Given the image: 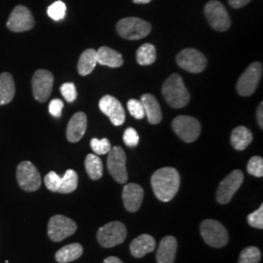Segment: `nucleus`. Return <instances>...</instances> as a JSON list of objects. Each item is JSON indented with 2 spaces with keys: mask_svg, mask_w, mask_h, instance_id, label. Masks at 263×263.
<instances>
[{
  "mask_svg": "<svg viewBox=\"0 0 263 263\" xmlns=\"http://www.w3.org/2000/svg\"><path fill=\"white\" fill-rule=\"evenodd\" d=\"M141 102L149 123L152 125L159 124L162 121L163 115L156 98L153 95L144 94L141 97Z\"/></svg>",
  "mask_w": 263,
  "mask_h": 263,
  "instance_id": "nucleus-22",
  "label": "nucleus"
},
{
  "mask_svg": "<svg viewBox=\"0 0 263 263\" xmlns=\"http://www.w3.org/2000/svg\"><path fill=\"white\" fill-rule=\"evenodd\" d=\"M97 61L98 64L102 66H109V67H120L122 66V55L117 51L109 47H101L97 51Z\"/></svg>",
  "mask_w": 263,
  "mask_h": 263,
  "instance_id": "nucleus-23",
  "label": "nucleus"
},
{
  "mask_svg": "<svg viewBox=\"0 0 263 263\" xmlns=\"http://www.w3.org/2000/svg\"><path fill=\"white\" fill-rule=\"evenodd\" d=\"M54 84V76L45 70L38 69L32 77V92L35 100L39 103H45L51 96Z\"/></svg>",
  "mask_w": 263,
  "mask_h": 263,
  "instance_id": "nucleus-15",
  "label": "nucleus"
},
{
  "mask_svg": "<svg viewBox=\"0 0 263 263\" xmlns=\"http://www.w3.org/2000/svg\"><path fill=\"white\" fill-rule=\"evenodd\" d=\"M61 93L67 103H73L77 98L76 85L70 83V82L62 85Z\"/></svg>",
  "mask_w": 263,
  "mask_h": 263,
  "instance_id": "nucleus-36",
  "label": "nucleus"
},
{
  "mask_svg": "<svg viewBox=\"0 0 263 263\" xmlns=\"http://www.w3.org/2000/svg\"><path fill=\"white\" fill-rule=\"evenodd\" d=\"M123 141H124L126 145H128L130 147L137 146L140 142V137H139L138 132L136 131L134 128L126 129L124 132Z\"/></svg>",
  "mask_w": 263,
  "mask_h": 263,
  "instance_id": "nucleus-37",
  "label": "nucleus"
},
{
  "mask_svg": "<svg viewBox=\"0 0 263 263\" xmlns=\"http://www.w3.org/2000/svg\"><path fill=\"white\" fill-rule=\"evenodd\" d=\"M162 93L170 106L174 108H182L187 105L190 101L188 92L181 76L174 73L164 82Z\"/></svg>",
  "mask_w": 263,
  "mask_h": 263,
  "instance_id": "nucleus-2",
  "label": "nucleus"
},
{
  "mask_svg": "<svg viewBox=\"0 0 263 263\" xmlns=\"http://www.w3.org/2000/svg\"><path fill=\"white\" fill-rule=\"evenodd\" d=\"M66 6L63 1H56L48 7V16L54 21L63 20L66 16Z\"/></svg>",
  "mask_w": 263,
  "mask_h": 263,
  "instance_id": "nucleus-31",
  "label": "nucleus"
},
{
  "mask_svg": "<svg viewBox=\"0 0 263 263\" xmlns=\"http://www.w3.org/2000/svg\"><path fill=\"white\" fill-rule=\"evenodd\" d=\"M76 229V221L62 215L52 216L48 222V236L53 242H61L73 235Z\"/></svg>",
  "mask_w": 263,
  "mask_h": 263,
  "instance_id": "nucleus-8",
  "label": "nucleus"
},
{
  "mask_svg": "<svg viewBox=\"0 0 263 263\" xmlns=\"http://www.w3.org/2000/svg\"><path fill=\"white\" fill-rule=\"evenodd\" d=\"M230 141L236 151H245L253 141V134L247 127L239 126L232 131Z\"/></svg>",
  "mask_w": 263,
  "mask_h": 263,
  "instance_id": "nucleus-24",
  "label": "nucleus"
},
{
  "mask_svg": "<svg viewBox=\"0 0 263 263\" xmlns=\"http://www.w3.org/2000/svg\"><path fill=\"white\" fill-rule=\"evenodd\" d=\"M100 109L104 113L114 126H121L125 122V110L121 103L112 96L106 95L100 101Z\"/></svg>",
  "mask_w": 263,
  "mask_h": 263,
  "instance_id": "nucleus-17",
  "label": "nucleus"
},
{
  "mask_svg": "<svg viewBox=\"0 0 263 263\" xmlns=\"http://www.w3.org/2000/svg\"><path fill=\"white\" fill-rule=\"evenodd\" d=\"M179 67L191 73H200L207 67V59L200 51L187 48L180 51L177 56Z\"/></svg>",
  "mask_w": 263,
  "mask_h": 263,
  "instance_id": "nucleus-12",
  "label": "nucleus"
},
{
  "mask_svg": "<svg viewBox=\"0 0 263 263\" xmlns=\"http://www.w3.org/2000/svg\"><path fill=\"white\" fill-rule=\"evenodd\" d=\"M116 29L121 37L128 40H139L146 37L151 32V25L144 20L129 17L120 20Z\"/></svg>",
  "mask_w": 263,
  "mask_h": 263,
  "instance_id": "nucleus-3",
  "label": "nucleus"
},
{
  "mask_svg": "<svg viewBox=\"0 0 263 263\" xmlns=\"http://www.w3.org/2000/svg\"><path fill=\"white\" fill-rule=\"evenodd\" d=\"M82 254L83 247L78 243H73L60 249L55 254V258L59 263H68L78 259Z\"/></svg>",
  "mask_w": 263,
  "mask_h": 263,
  "instance_id": "nucleus-26",
  "label": "nucleus"
},
{
  "mask_svg": "<svg viewBox=\"0 0 263 263\" xmlns=\"http://www.w3.org/2000/svg\"><path fill=\"white\" fill-rule=\"evenodd\" d=\"M34 19L28 8L23 5L16 6L12 11L7 22V28L13 32H24L32 29Z\"/></svg>",
  "mask_w": 263,
  "mask_h": 263,
  "instance_id": "nucleus-16",
  "label": "nucleus"
},
{
  "mask_svg": "<svg viewBox=\"0 0 263 263\" xmlns=\"http://www.w3.org/2000/svg\"><path fill=\"white\" fill-rule=\"evenodd\" d=\"M87 130V116L84 112H76L69 122L66 129V138L70 142L80 141Z\"/></svg>",
  "mask_w": 263,
  "mask_h": 263,
  "instance_id": "nucleus-19",
  "label": "nucleus"
},
{
  "mask_svg": "<svg viewBox=\"0 0 263 263\" xmlns=\"http://www.w3.org/2000/svg\"><path fill=\"white\" fill-rule=\"evenodd\" d=\"M205 16L211 28L217 31H226L231 26V20L223 4L217 0L209 1L205 8Z\"/></svg>",
  "mask_w": 263,
  "mask_h": 263,
  "instance_id": "nucleus-7",
  "label": "nucleus"
},
{
  "mask_svg": "<svg viewBox=\"0 0 263 263\" xmlns=\"http://www.w3.org/2000/svg\"><path fill=\"white\" fill-rule=\"evenodd\" d=\"M17 180L20 187L27 192L36 191L41 186V176L37 168L29 161H23L18 165Z\"/></svg>",
  "mask_w": 263,
  "mask_h": 263,
  "instance_id": "nucleus-10",
  "label": "nucleus"
},
{
  "mask_svg": "<svg viewBox=\"0 0 263 263\" xmlns=\"http://www.w3.org/2000/svg\"><path fill=\"white\" fill-rule=\"evenodd\" d=\"M180 185L179 172L166 167L157 170L151 178V186L155 196L162 202H170L176 196Z\"/></svg>",
  "mask_w": 263,
  "mask_h": 263,
  "instance_id": "nucleus-1",
  "label": "nucleus"
},
{
  "mask_svg": "<svg viewBox=\"0 0 263 263\" xmlns=\"http://www.w3.org/2000/svg\"><path fill=\"white\" fill-rule=\"evenodd\" d=\"M127 237L126 226L120 221H111L101 227L97 238L100 245L104 248H113L122 244Z\"/></svg>",
  "mask_w": 263,
  "mask_h": 263,
  "instance_id": "nucleus-6",
  "label": "nucleus"
},
{
  "mask_svg": "<svg viewBox=\"0 0 263 263\" xmlns=\"http://www.w3.org/2000/svg\"><path fill=\"white\" fill-rule=\"evenodd\" d=\"M63 108H64V103L59 99L51 101V103L49 104V112L52 116L57 118H60L62 116Z\"/></svg>",
  "mask_w": 263,
  "mask_h": 263,
  "instance_id": "nucleus-38",
  "label": "nucleus"
},
{
  "mask_svg": "<svg viewBox=\"0 0 263 263\" xmlns=\"http://www.w3.org/2000/svg\"><path fill=\"white\" fill-rule=\"evenodd\" d=\"M156 248L155 239L148 234H142L136 238L130 245V252L135 257H142L152 253Z\"/></svg>",
  "mask_w": 263,
  "mask_h": 263,
  "instance_id": "nucleus-21",
  "label": "nucleus"
},
{
  "mask_svg": "<svg viewBox=\"0 0 263 263\" xmlns=\"http://www.w3.org/2000/svg\"><path fill=\"white\" fill-rule=\"evenodd\" d=\"M15 82L8 72L0 74V105L9 104L15 96Z\"/></svg>",
  "mask_w": 263,
  "mask_h": 263,
  "instance_id": "nucleus-25",
  "label": "nucleus"
},
{
  "mask_svg": "<svg viewBox=\"0 0 263 263\" xmlns=\"http://www.w3.org/2000/svg\"><path fill=\"white\" fill-rule=\"evenodd\" d=\"M85 168L90 179L98 180L103 177V162L96 154L90 153L85 159Z\"/></svg>",
  "mask_w": 263,
  "mask_h": 263,
  "instance_id": "nucleus-28",
  "label": "nucleus"
},
{
  "mask_svg": "<svg viewBox=\"0 0 263 263\" xmlns=\"http://www.w3.org/2000/svg\"><path fill=\"white\" fill-rule=\"evenodd\" d=\"M151 1V0H133V2L136 4H147Z\"/></svg>",
  "mask_w": 263,
  "mask_h": 263,
  "instance_id": "nucleus-42",
  "label": "nucleus"
},
{
  "mask_svg": "<svg viewBox=\"0 0 263 263\" xmlns=\"http://www.w3.org/2000/svg\"><path fill=\"white\" fill-rule=\"evenodd\" d=\"M173 129L179 138L185 142H193L196 141L201 134V124L196 118L179 115L176 117L172 123Z\"/></svg>",
  "mask_w": 263,
  "mask_h": 263,
  "instance_id": "nucleus-11",
  "label": "nucleus"
},
{
  "mask_svg": "<svg viewBox=\"0 0 263 263\" xmlns=\"http://www.w3.org/2000/svg\"><path fill=\"white\" fill-rule=\"evenodd\" d=\"M128 109L131 113L132 116L135 117L138 120H141L144 116H145V112H144V108L143 105L141 104V101L135 100V99H131L128 104Z\"/></svg>",
  "mask_w": 263,
  "mask_h": 263,
  "instance_id": "nucleus-34",
  "label": "nucleus"
},
{
  "mask_svg": "<svg viewBox=\"0 0 263 263\" xmlns=\"http://www.w3.org/2000/svg\"><path fill=\"white\" fill-rule=\"evenodd\" d=\"M46 187L52 192L71 193L78 185V175L74 170H67L64 177H60L55 172H50L44 178Z\"/></svg>",
  "mask_w": 263,
  "mask_h": 263,
  "instance_id": "nucleus-4",
  "label": "nucleus"
},
{
  "mask_svg": "<svg viewBox=\"0 0 263 263\" xmlns=\"http://www.w3.org/2000/svg\"><path fill=\"white\" fill-rule=\"evenodd\" d=\"M248 222L252 227L257 228V229H262L263 205H260L259 209H257L255 212L248 216Z\"/></svg>",
  "mask_w": 263,
  "mask_h": 263,
  "instance_id": "nucleus-35",
  "label": "nucleus"
},
{
  "mask_svg": "<svg viewBox=\"0 0 263 263\" xmlns=\"http://www.w3.org/2000/svg\"><path fill=\"white\" fill-rule=\"evenodd\" d=\"M262 76V65L258 62L253 63L239 78L237 83V92L242 97L254 94Z\"/></svg>",
  "mask_w": 263,
  "mask_h": 263,
  "instance_id": "nucleus-9",
  "label": "nucleus"
},
{
  "mask_svg": "<svg viewBox=\"0 0 263 263\" xmlns=\"http://www.w3.org/2000/svg\"><path fill=\"white\" fill-rule=\"evenodd\" d=\"M263 104L260 103L258 107H257V111H256V119H257V123L259 125V127L262 129L263 128Z\"/></svg>",
  "mask_w": 263,
  "mask_h": 263,
  "instance_id": "nucleus-40",
  "label": "nucleus"
},
{
  "mask_svg": "<svg viewBox=\"0 0 263 263\" xmlns=\"http://www.w3.org/2000/svg\"><path fill=\"white\" fill-rule=\"evenodd\" d=\"M98 64L97 51L94 49H87L82 53L78 61V72L82 76L90 74Z\"/></svg>",
  "mask_w": 263,
  "mask_h": 263,
  "instance_id": "nucleus-27",
  "label": "nucleus"
},
{
  "mask_svg": "<svg viewBox=\"0 0 263 263\" xmlns=\"http://www.w3.org/2000/svg\"><path fill=\"white\" fill-rule=\"evenodd\" d=\"M201 235L213 248H222L228 244L229 237L226 227L214 219H206L200 226Z\"/></svg>",
  "mask_w": 263,
  "mask_h": 263,
  "instance_id": "nucleus-5",
  "label": "nucleus"
},
{
  "mask_svg": "<svg viewBox=\"0 0 263 263\" xmlns=\"http://www.w3.org/2000/svg\"><path fill=\"white\" fill-rule=\"evenodd\" d=\"M91 147L96 154L99 155H104L107 154L110 149H111V144L110 141L107 139H103V140H98V139H92L90 142Z\"/></svg>",
  "mask_w": 263,
  "mask_h": 263,
  "instance_id": "nucleus-33",
  "label": "nucleus"
},
{
  "mask_svg": "<svg viewBox=\"0 0 263 263\" xmlns=\"http://www.w3.org/2000/svg\"><path fill=\"white\" fill-rule=\"evenodd\" d=\"M261 258V253L256 247H248L244 249L239 257V263H258Z\"/></svg>",
  "mask_w": 263,
  "mask_h": 263,
  "instance_id": "nucleus-30",
  "label": "nucleus"
},
{
  "mask_svg": "<svg viewBox=\"0 0 263 263\" xmlns=\"http://www.w3.org/2000/svg\"><path fill=\"white\" fill-rule=\"evenodd\" d=\"M143 189L141 185L137 183H128L123 188V203L125 209L130 212L135 213L141 208L142 199H143Z\"/></svg>",
  "mask_w": 263,
  "mask_h": 263,
  "instance_id": "nucleus-18",
  "label": "nucleus"
},
{
  "mask_svg": "<svg viewBox=\"0 0 263 263\" xmlns=\"http://www.w3.org/2000/svg\"><path fill=\"white\" fill-rule=\"evenodd\" d=\"M156 61V48L151 43L141 45L137 51V62L141 66H149Z\"/></svg>",
  "mask_w": 263,
  "mask_h": 263,
  "instance_id": "nucleus-29",
  "label": "nucleus"
},
{
  "mask_svg": "<svg viewBox=\"0 0 263 263\" xmlns=\"http://www.w3.org/2000/svg\"><path fill=\"white\" fill-rule=\"evenodd\" d=\"M248 173L255 178L263 177V159L259 156H254L249 160L248 163Z\"/></svg>",
  "mask_w": 263,
  "mask_h": 263,
  "instance_id": "nucleus-32",
  "label": "nucleus"
},
{
  "mask_svg": "<svg viewBox=\"0 0 263 263\" xmlns=\"http://www.w3.org/2000/svg\"><path fill=\"white\" fill-rule=\"evenodd\" d=\"M104 263H124L120 258L116 256H108L104 259Z\"/></svg>",
  "mask_w": 263,
  "mask_h": 263,
  "instance_id": "nucleus-41",
  "label": "nucleus"
},
{
  "mask_svg": "<svg viewBox=\"0 0 263 263\" xmlns=\"http://www.w3.org/2000/svg\"><path fill=\"white\" fill-rule=\"evenodd\" d=\"M243 180L244 174L241 170H235L231 172L219 183L216 191V201L222 205L228 204L234 196L236 191L242 185Z\"/></svg>",
  "mask_w": 263,
  "mask_h": 263,
  "instance_id": "nucleus-13",
  "label": "nucleus"
},
{
  "mask_svg": "<svg viewBox=\"0 0 263 263\" xmlns=\"http://www.w3.org/2000/svg\"><path fill=\"white\" fill-rule=\"evenodd\" d=\"M107 168L113 179L118 183H126L128 173L126 169V154L120 146H114L108 152Z\"/></svg>",
  "mask_w": 263,
  "mask_h": 263,
  "instance_id": "nucleus-14",
  "label": "nucleus"
},
{
  "mask_svg": "<svg viewBox=\"0 0 263 263\" xmlns=\"http://www.w3.org/2000/svg\"><path fill=\"white\" fill-rule=\"evenodd\" d=\"M251 1L252 0H228V3L232 8L239 9V8L244 7L247 4H249Z\"/></svg>",
  "mask_w": 263,
  "mask_h": 263,
  "instance_id": "nucleus-39",
  "label": "nucleus"
},
{
  "mask_svg": "<svg viewBox=\"0 0 263 263\" xmlns=\"http://www.w3.org/2000/svg\"><path fill=\"white\" fill-rule=\"evenodd\" d=\"M178 250L177 239L173 236H166L160 242L156 259L158 263H174Z\"/></svg>",
  "mask_w": 263,
  "mask_h": 263,
  "instance_id": "nucleus-20",
  "label": "nucleus"
}]
</instances>
